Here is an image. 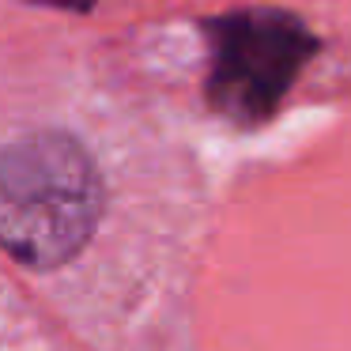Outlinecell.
<instances>
[{
    "label": "cell",
    "mask_w": 351,
    "mask_h": 351,
    "mask_svg": "<svg viewBox=\"0 0 351 351\" xmlns=\"http://www.w3.org/2000/svg\"><path fill=\"white\" fill-rule=\"evenodd\" d=\"M208 102L238 125L265 121L317 49L310 27L287 12L223 16L208 23Z\"/></svg>",
    "instance_id": "obj_2"
},
{
    "label": "cell",
    "mask_w": 351,
    "mask_h": 351,
    "mask_svg": "<svg viewBox=\"0 0 351 351\" xmlns=\"http://www.w3.org/2000/svg\"><path fill=\"white\" fill-rule=\"evenodd\" d=\"M102 212V178L91 147L61 125H31L4 140L0 234L27 268H61L87 245Z\"/></svg>",
    "instance_id": "obj_1"
}]
</instances>
